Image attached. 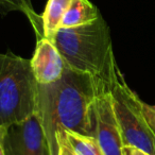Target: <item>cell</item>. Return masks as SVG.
Listing matches in <instances>:
<instances>
[{"mask_svg": "<svg viewBox=\"0 0 155 155\" xmlns=\"http://www.w3.org/2000/svg\"><path fill=\"white\" fill-rule=\"evenodd\" d=\"M30 63L37 84H50L58 81L66 67L64 58L53 41L44 36L37 41Z\"/></svg>", "mask_w": 155, "mask_h": 155, "instance_id": "obj_7", "label": "cell"}, {"mask_svg": "<svg viewBox=\"0 0 155 155\" xmlns=\"http://www.w3.org/2000/svg\"><path fill=\"white\" fill-rule=\"evenodd\" d=\"M36 93L30 60L0 53V125L8 127L34 115Z\"/></svg>", "mask_w": 155, "mask_h": 155, "instance_id": "obj_3", "label": "cell"}, {"mask_svg": "<svg viewBox=\"0 0 155 155\" xmlns=\"http://www.w3.org/2000/svg\"><path fill=\"white\" fill-rule=\"evenodd\" d=\"M142 110H143V115L147 119V122L149 123L151 130L155 134V104L151 105L146 102H142Z\"/></svg>", "mask_w": 155, "mask_h": 155, "instance_id": "obj_13", "label": "cell"}, {"mask_svg": "<svg viewBox=\"0 0 155 155\" xmlns=\"http://www.w3.org/2000/svg\"><path fill=\"white\" fill-rule=\"evenodd\" d=\"M11 12H21L28 17L38 37L41 34V18L34 11L31 0H0V14L7 15Z\"/></svg>", "mask_w": 155, "mask_h": 155, "instance_id": "obj_10", "label": "cell"}, {"mask_svg": "<svg viewBox=\"0 0 155 155\" xmlns=\"http://www.w3.org/2000/svg\"><path fill=\"white\" fill-rule=\"evenodd\" d=\"M56 141L58 146V155H75L74 152L71 149L70 144L68 143V140L65 135V132H58L55 134Z\"/></svg>", "mask_w": 155, "mask_h": 155, "instance_id": "obj_12", "label": "cell"}, {"mask_svg": "<svg viewBox=\"0 0 155 155\" xmlns=\"http://www.w3.org/2000/svg\"><path fill=\"white\" fill-rule=\"evenodd\" d=\"M71 0H48L41 18V34L46 38L52 39L60 29L61 22L69 8Z\"/></svg>", "mask_w": 155, "mask_h": 155, "instance_id": "obj_9", "label": "cell"}, {"mask_svg": "<svg viewBox=\"0 0 155 155\" xmlns=\"http://www.w3.org/2000/svg\"><path fill=\"white\" fill-rule=\"evenodd\" d=\"M104 155H123L120 127L115 115L110 83H103L95 101V134Z\"/></svg>", "mask_w": 155, "mask_h": 155, "instance_id": "obj_5", "label": "cell"}, {"mask_svg": "<svg viewBox=\"0 0 155 155\" xmlns=\"http://www.w3.org/2000/svg\"><path fill=\"white\" fill-rule=\"evenodd\" d=\"M103 83L106 82L66 65L58 81L37 84L35 114L47 138L50 155L58 154V132L94 136L95 101Z\"/></svg>", "mask_w": 155, "mask_h": 155, "instance_id": "obj_1", "label": "cell"}, {"mask_svg": "<svg viewBox=\"0 0 155 155\" xmlns=\"http://www.w3.org/2000/svg\"><path fill=\"white\" fill-rule=\"evenodd\" d=\"M65 135L75 155H104L94 136L66 131Z\"/></svg>", "mask_w": 155, "mask_h": 155, "instance_id": "obj_11", "label": "cell"}, {"mask_svg": "<svg viewBox=\"0 0 155 155\" xmlns=\"http://www.w3.org/2000/svg\"><path fill=\"white\" fill-rule=\"evenodd\" d=\"M65 64L110 83L118 68L110 31L103 16L72 28H60L51 39Z\"/></svg>", "mask_w": 155, "mask_h": 155, "instance_id": "obj_2", "label": "cell"}, {"mask_svg": "<svg viewBox=\"0 0 155 155\" xmlns=\"http://www.w3.org/2000/svg\"><path fill=\"white\" fill-rule=\"evenodd\" d=\"M7 155H50L47 138L36 114L7 127Z\"/></svg>", "mask_w": 155, "mask_h": 155, "instance_id": "obj_6", "label": "cell"}, {"mask_svg": "<svg viewBox=\"0 0 155 155\" xmlns=\"http://www.w3.org/2000/svg\"><path fill=\"white\" fill-rule=\"evenodd\" d=\"M5 131H7V127L0 125V155H7L5 154Z\"/></svg>", "mask_w": 155, "mask_h": 155, "instance_id": "obj_15", "label": "cell"}, {"mask_svg": "<svg viewBox=\"0 0 155 155\" xmlns=\"http://www.w3.org/2000/svg\"><path fill=\"white\" fill-rule=\"evenodd\" d=\"M110 91L123 146L135 147L155 155V134L143 115V101L129 87L119 68L110 82Z\"/></svg>", "mask_w": 155, "mask_h": 155, "instance_id": "obj_4", "label": "cell"}, {"mask_svg": "<svg viewBox=\"0 0 155 155\" xmlns=\"http://www.w3.org/2000/svg\"><path fill=\"white\" fill-rule=\"evenodd\" d=\"M123 155H150L144 151L132 146L123 147Z\"/></svg>", "mask_w": 155, "mask_h": 155, "instance_id": "obj_14", "label": "cell"}, {"mask_svg": "<svg viewBox=\"0 0 155 155\" xmlns=\"http://www.w3.org/2000/svg\"><path fill=\"white\" fill-rule=\"evenodd\" d=\"M99 15V10L89 0H71L60 28H72L89 24L97 19Z\"/></svg>", "mask_w": 155, "mask_h": 155, "instance_id": "obj_8", "label": "cell"}]
</instances>
